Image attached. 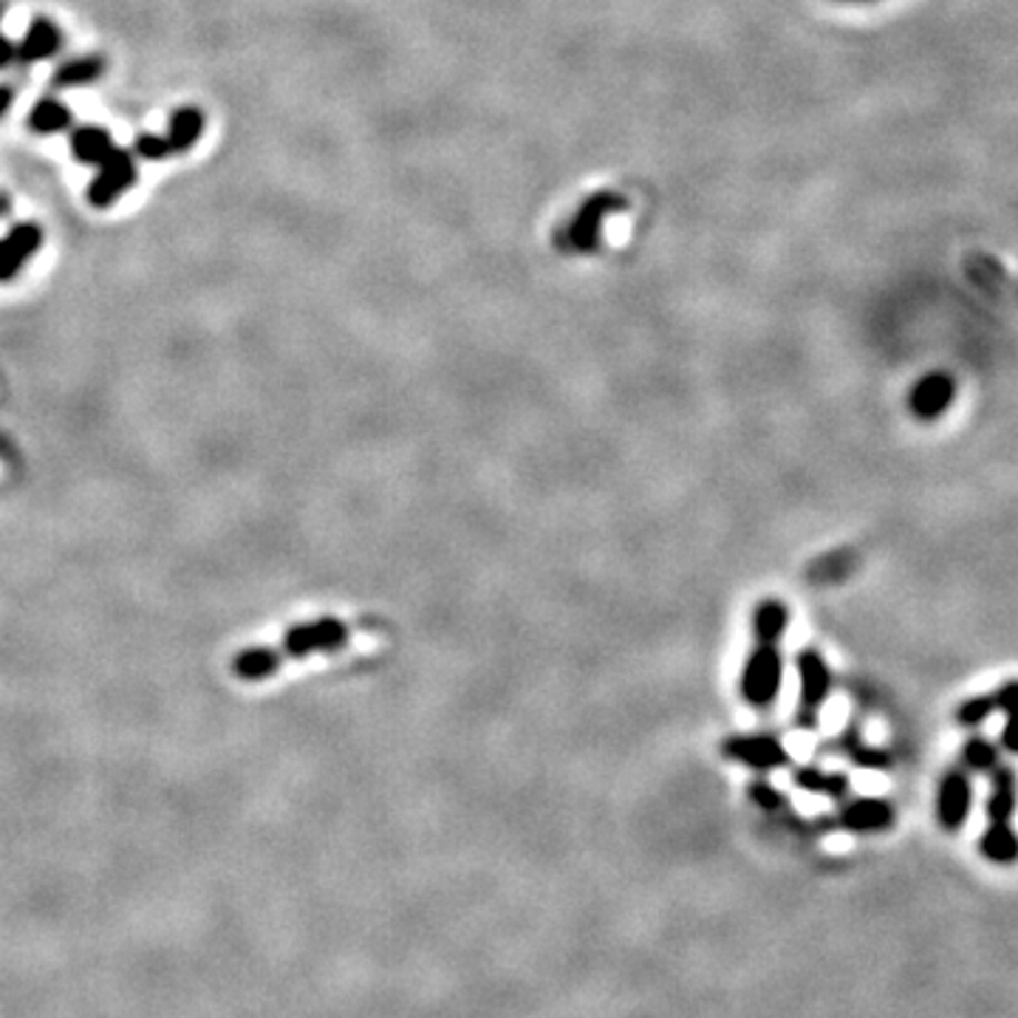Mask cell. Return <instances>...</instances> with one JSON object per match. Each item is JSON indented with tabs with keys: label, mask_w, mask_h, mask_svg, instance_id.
<instances>
[{
	"label": "cell",
	"mask_w": 1018,
	"mask_h": 1018,
	"mask_svg": "<svg viewBox=\"0 0 1018 1018\" xmlns=\"http://www.w3.org/2000/svg\"><path fill=\"white\" fill-rule=\"evenodd\" d=\"M351 631L337 617H320V620L300 622L289 628L278 648H247L232 659V671L243 682H261L275 673L286 659H306L311 653L340 651L348 642Z\"/></svg>",
	"instance_id": "obj_1"
},
{
	"label": "cell",
	"mask_w": 1018,
	"mask_h": 1018,
	"mask_svg": "<svg viewBox=\"0 0 1018 1018\" xmlns=\"http://www.w3.org/2000/svg\"><path fill=\"white\" fill-rule=\"evenodd\" d=\"M784 685L781 642H756L739 673L741 702L752 710H770Z\"/></svg>",
	"instance_id": "obj_2"
},
{
	"label": "cell",
	"mask_w": 1018,
	"mask_h": 1018,
	"mask_svg": "<svg viewBox=\"0 0 1018 1018\" xmlns=\"http://www.w3.org/2000/svg\"><path fill=\"white\" fill-rule=\"evenodd\" d=\"M798 677H801V693H798V727L804 730H815L820 721V710H824L826 699L832 693V668L824 659V653L818 648H801L798 659H795Z\"/></svg>",
	"instance_id": "obj_3"
},
{
	"label": "cell",
	"mask_w": 1018,
	"mask_h": 1018,
	"mask_svg": "<svg viewBox=\"0 0 1018 1018\" xmlns=\"http://www.w3.org/2000/svg\"><path fill=\"white\" fill-rule=\"evenodd\" d=\"M97 168H100V173H97V179L91 181L86 193L88 204L97 207V210L117 204L137 184V162H133L131 150L113 148Z\"/></svg>",
	"instance_id": "obj_4"
},
{
	"label": "cell",
	"mask_w": 1018,
	"mask_h": 1018,
	"mask_svg": "<svg viewBox=\"0 0 1018 1018\" xmlns=\"http://www.w3.org/2000/svg\"><path fill=\"white\" fill-rule=\"evenodd\" d=\"M721 756L736 764H745L752 772H772L789 767V752L778 736L750 733V736H730L719 745Z\"/></svg>",
	"instance_id": "obj_5"
},
{
	"label": "cell",
	"mask_w": 1018,
	"mask_h": 1018,
	"mask_svg": "<svg viewBox=\"0 0 1018 1018\" xmlns=\"http://www.w3.org/2000/svg\"><path fill=\"white\" fill-rule=\"evenodd\" d=\"M622 207H626V201L615 193H597L591 196V199H586L583 207L575 212V218H571L569 227H566L563 243L571 252H591V247H595L597 238H600L602 218L615 210H622Z\"/></svg>",
	"instance_id": "obj_6"
},
{
	"label": "cell",
	"mask_w": 1018,
	"mask_h": 1018,
	"mask_svg": "<svg viewBox=\"0 0 1018 1018\" xmlns=\"http://www.w3.org/2000/svg\"><path fill=\"white\" fill-rule=\"evenodd\" d=\"M954 399H957V379L945 371H931L914 382L908 393V410L919 422H934L954 405Z\"/></svg>",
	"instance_id": "obj_7"
},
{
	"label": "cell",
	"mask_w": 1018,
	"mask_h": 1018,
	"mask_svg": "<svg viewBox=\"0 0 1018 1018\" xmlns=\"http://www.w3.org/2000/svg\"><path fill=\"white\" fill-rule=\"evenodd\" d=\"M970 801H974V789L965 767H954L942 776L937 792V818L945 832H959L970 815Z\"/></svg>",
	"instance_id": "obj_8"
},
{
	"label": "cell",
	"mask_w": 1018,
	"mask_h": 1018,
	"mask_svg": "<svg viewBox=\"0 0 1018 1018\" xmlns=\"http://www.w3.org/2000/svg\"><path fill=\"white\" fill-rule=\"evenodd\" d=\"M43 243V230L34 221H23L9 230V236L0 238V283L14 280L20 269L38 255Z\"/></svg>",
	"instance_id": "obj_9"
},
{
	"label": "cell",
	"mask_w": 1018,
	"mask_h": 1018,
	"mask_svg": "<svg viewBox=\"0 0 1018 1018\" xmlns=\"http://www.w3.org/2000/svg\"><path fill=\"white\" fill-rule=\"evenodd\" d=\"M895 807L886 798H857L840 809L838 824L849 832H882L895 824Z\"/></svg>",
	"instance_id": "obj_10"
},
{
	"label": "cell",
	"mask_w": 1018,
	"mask_h": 1018,
	"mask_svg": "<svg viewBox=\"0 0 1018 1018\" xmlns=\"http://www.w3.org/2000/svg\"><path fill=\"white\" fill-rule=\"evenodd\" d=\"M990 776V798H988V826H1010L1012 815L1018 807V778L1012 767L999 764Z\"/></svg>",
	"instance_id": "obj_11"
},
{
	"label": "cell",
	"mask_w": 1018,
	"mask_h": 1018,
	"mask_svg": "<svg viewBox=\"0 0 1018 1018\" xmlns=\"http://www.w3.org/2000/svg\"><path fill=\"white\" fill-rule=\"evenodd\" d=\"M789 628V606L778 597H764L752 609V640L781 642Z\"/></svg>",
	"instance_id": "obj_12"
},
{
	"label": "cell",
	"mask_w": 1018,
	"mask_h": 1018,
	"mask_svg": "<svg viewBox=\"0 0 1018 1018\" xmlns=\"http://www.w3.org/2000/svg\"><path fill=\"white\" fill-rule=\"evenodd\" d=\"M62 34L49 18H34L31 20L29 31H26V38L20 40L18 46V60L20 62H40L49 60L60 51Z\"/></svg>",
	"instance_id": "obj_13"
},
{
	"label": "cell",
	"mask_w": 1018,
	"mask_h": 1018,
	"mask_svg": "<svg viewBox=\"0 0 1018 1018\" xmlns=\"http://www.w3.org/2000/svg\"><path fill=\"white\" fill-rule=\"evenodd\" d=\"M792 778L804 792L824 795V798H832V801H846L851 792L849 776L820 770V767H812V764H809V767H798V770L792 772Z\"/></svg>",
	"instance_id": "obj_14"
},
{
	"label": "cell",
	"mask_w": 1018,
	"mask_h": 1018,
	"mask_svg": "<svg viewBox=\"0 0 1018 1018\" xmlns=\"http://www.w3.org/2000/svg\"><path fill=\"white\" fill-rule=\"evenodd\" d=\"M204 124H207V117L201 113V108H196V106L176 108V111L170 113V122H168L170 150H173V153H187V150L193 148V144L201 139V133H204Z\"/></svg>",
	"instance_id": "obj_15"
},
{
	"label": "cell",
	"mask_w": 1018,
	"mask_h": 1018,
	"mask_svg": "<svg viewBox=\"0 0 1018 1018\" xmlns=\"http://www.w3.org/2000/svg\"><path fill=\"white\" fill-rule=\"evenodd\" d=\"M71 150H74L77 162L100 164L113 150L111 133H108L106 128H91V124L77 128V131L71 133Z\"/></svg>",
	"instance_id": "obj_16"
},
{
	"label": "cell",
	"mask_w": 1018,
	"mask_h": 1018,
	"mask_svg": "<svg viewBox=\"0 0 1018 1018\" xmlns=\"http://www.w3.org/2000/svg\"><path fill=\"white\" fill-rule=\"evenodd\" d=\"M981 855L988 857L990 864L1010 866L1018 860V835L1012 826H988L981 835L979 844Z\"/></svg>",
	"instance_id": "obj_17"
},
{
	"label": "cell",
	"mask_w": 1018,
	"mask_h": 1018,
	"mask_svg": "<svg viewBox=\"0 0 1018 1018\" xmlns=\"http://www.w3.org/2000/svg\"><path fill=\"white\" fill-rule=\"evenodd\" d=\"M29 128L34 133H43V137L46 133L66 131V128H71L69 106H62V102L54 100V97H46V100H40L38 106L31 108Z\"/></svg>",
	"instance_id": "obj_18"
},
{
	"label": "cell",
	"mask_w": 1018,
	"mask_h": 1018,
	"mask_svg": "<svg viewBox=\"0 0 1018 1018\" xmlns=\"http://www.w3.org/2000/svg\"><path fill=\"white\" fill-rule=\"evenodd\" d=\"M102 71H106V60L102 57H77V60L62 62L60 69L54 71V86L57 88H74V86H88V82L100 80Z\"/></svg>",
	"instance_id": "obj_19"
},
{
	"label": "cell",
	"mask_w": 1018,
	"mask_h": 1018,
	"mask_svg": "<svg viewBox=\"0 0 1018 1018\" xmlns=\"http://www.w3.org/2000/svg\"><path fill=\"white\" fill-rule=\"evenodd\" d=\"M962 764L965 770L985 772V776H988L990 770H996L1001 764L999 747L990 739H985V736H974V739H968V745L962 747Z\"/></svg>",
	"instance_id": "obj_20"
},
{
	"label": "cell",
	"mask_w": 1018,
	"mask_h": 1018,
	"mask_svg": "<svg viewBox=\"0 0 1018 1018\" xmlns=\"http://www.w3.org/2000/svg\"><path fill=\"white\" fill-rule=\"evenodd\" d=\"M994 713H996L994 693H981V696H970V699H965L954 716H957V721L962 727H976V725H981V721H988Z\"/></svg>",
	"instance_id": "obj_21"
},
{
	"label": "cell",
	"mask_w": 1018,
	"mask_h": 1018,
	"mask_svg": "<svg viewBox=\"0 0 1018 1018\" xmlns=\"http://www.w3.org/2000/svg\"><path fill=\"white\" fill-rule=\"evenodd\" d=\"M133 150H137V156L144 159V162H164V159L173 153L168 137H159V133H142V137H137Z\"/></svg>",
	"instance_id": "obj_22"
},
{
	"label": "cell",
	"mask_w": 1018,
	"mask_h": 1018,
	"mask_svg": "<svg viewBox=\"0 0 1018 1018\" xmlns=\"http://www.w3.org/2000/svg\"><path fill=\"white\" fill-rule=\"evenodd\" d=\"M747 795H750L752 804H758V807L767 809V812H770V809H778L784 804V795L778 792L776 787H770L767 781H752L750 787H747Z\"/></svg>",
	"instance_id": "obj_23"
},
{
	"label": "cell",
	"mask_w": 1018,
	"mask_h": 1018,
	"mask_svg": "<svg viewBox=\"0 0 1018 1018\" xmlns=\"http://www.w3.org/2000/svg\"><path fill=\"white\" fill-rule=\"evenodd\" d=\"M994 702L999 713H1005V716L1018 713V679H1010V682L999 685V688L994 690Z\"/></svg>",
	"instance_id": "obj_24"
},
{
	"label": "cell",
	"mask_w": 1018,
	"mask_h": 1018,
	"mask_svg": "<svg viewBox=\"0 0 1018 1018\" xmlns=\"http://www.w3.org/2000/svg\"><path fill=\"white\" fill-rule=\"evenodd\" d=\"M1001 750L1018 756V713L1007 716V725L1001 730Z\"/></svg>",
	"instance_id": "obj_25"
},
{
	"label": "cell",
	"mask_w": 1018,
	"mask_h": 1018,
	"mask_svg": "<svg viewBox=\"0 0 1018 1018\" xmlns=\"http://www.w3.org/2000/svg\"><path fill=\"white\" fill-rule=\"evenodd\" d=\"M12 60H18V46H12L7 34H0V69H7Z\"/></svg>",
	"instance_id": "obj_26"
},
{
	"label": "cell",
	"mask_w": 1018,
	"mask_h": 1018,
	"mask_svg": "<svg viewBox=\"0 0 1018 1018\" xmlns=\"http://www.w3.org/2000/svg\"><path fill=\"white\" fill-rule=\"evenodd\" d=\"M14 102V91L9 86H0V119L7 117V111Z\"/></svg>",
	"instance_id": "obj_27"
},
{
	"label": "cell",
	"mask_w": 1018,
	"mask_h": 1018,
	"mask_svg": "<svg viewBox=\"0 0 1018 1018\" xmlns=\"http://www.w3.org/2000/svg\"><path fill=\"white\" fill-rule=\"evenodd\" d=\"M7 212H9V199L0 193V216H7Z\"/></svg>",
	"instance_id": "obj_28"
},
{
	"label": "cell",
	"mask_w": 1018,
	"mask_h": 1018,
	"mask_svg": "<svg viewBox=\"0 0 1018 1018\" xmlns=\"http://www.w3.org/2000/svg\"><path fill=\"white\" fill-rule=\"evenodd\" d=\"M849 3H866V0H849Z\"/></svg>",
	"instance_id": "obj_29"
}]
</instances>
